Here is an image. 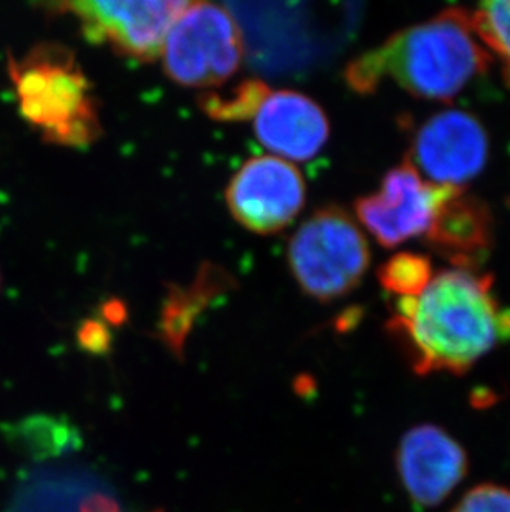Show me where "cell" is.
Masks as SVG:
<instances>
[{
	"label": "cell",
	"mask_w": 510,
	"mask_h": 512,
	"mask_svg": "<svg viewBox=\"0 0 510 512\" xmlns=\"http://www.w3.org/2000/svg\"><path fill=\"white\" fill-rule=\"evenodd\" d=\"M472 27L482 45L501 60L510 83V0H492L471 12Z\"/></svg>",
	"instance_id": "9a60e30c"
},
{
	"label": "cell",
	"mask_w": 510,
	"mask_h": 512,
	"mask_svg": "<svg viewBox=\"0 0 510 512\" xmlns=\"http://www.w3.org/2000/svg\"><path fill=\"white\" fill-rule=\"evenodd\" d=\"M244 37L234 15L211 2H189L164 42V73L188 88H217L244 62Z\"/></svg>",
	"instance_id": "5b68a950"
},
{
	"label": "cell",
	"mask_w": 510,
	"mask_h": 512,
	"mask_svg": "<svg viewBox=\"0 0 510 512\" xmlns=\"http://www.w3.org/2000/svg\"><path fill=\"white\" fill-rule=\"evenodd\" d=\"M307 184L297 166L274 155L247 160L227 184L232 218L255 234L282 231L302 213Z\"/></svg>",
	"instance_id": "52a82bcc"
},
{
	"label": "cell",
	"mask_w": 510,
	"mask_h": 512,
	"mask_svg": "<svg viewBox=\"0 0 510 512\" xmlns=\"http://www.w3.org/2000/svg\"><path fill=\"white\" fill-rule=\"evenodd\" d=\"M489 65L491 55L474 32L471 12L454 7L355 58L345 77L358 93H373L390 78L413 97L449 102Z\"/></svg>",
	"instance_id": "7a4b0ae2"
},
{
	"label": "cell",
	"mask_w": 510,
	"mask_h": 512,
	"mask_svg": "<svg viewBox=\"0 0 510 512\" xmlns=\"http://www.w3.org/2000/svg\"><path fill=\"white\" fill-rule=\"evenodd\" d=\"M451 512H510V489L501 484H477L459 499Z\"/></svg>",
	"instance_id": "2e32d148"
},
{
	"label": "cell",
	"mask_w": 510,
	"mask_h": 512,
	"mask_svg": "<svg viewBox=\"0 0 510 512\" xmlns=\"http://www.w3.org/2000/svg\"><path fill=\"white\" fill-rule=\"evenodd\" d=\"M189 2L178 0H108L58 5L78 20L88 40L138 62L161 57L169 30Z\"/></svg>",
	"instance_id": "8992f818"
},
{
	"label": "cell",
	"mask_w": 510,
	"mask_h": 512,
	"mask_svg": "<svg viewBox=\"0 0 510 512\" xmlns=\"http://www.w3.org/2000/svg\"><path fill=\"white\" fill-rule=\"evenodd\" d=\"M257 140L282 160L308 161L327 145L330 123L313 98L294 90L270 92L254 116Z\"/></svg>",
	"instance_id": "8fae6325"
},
{
	"label": "cell",
	"mask_w": 510,
	"mask_h": 512,
	"mask_svg": "<svg viewBox=\"0 0 510 512\" xmlns=\"http://www.w3.org/2000/svg\"><path fill=\"white\" fill-rule=\"evenodd\" d=\"M0 289H2V274H0Z\"/></svg>",
	"instance_id": "ffe728a7"
},
{
	"label": "cell",
	"mask_w": 510,
	"mask_h": 512,
	"mask_svg": "<svg viewBox=\"0 0 510 512\" xmlns=\"http://www.w3.org/2000/svg\"><path fill=\"white\" fill-rule=\"evenodd\" d=\"M78 340L85 350L92 353H103L110 347V334L97 320H88L82 325L78 330Z\"/></svg>",
	"instance_id": "e0dca14e"
},
{
	"label": "cell",
	"mask_w": 510,
	"mask_h": 512,
	"mask_svg": "<svg viewBox=\"0 0 510 512\" xmlns=\"http://www.w3.org/2000/svg\"><path fill=\"white\" fill-rule=\"evenodd\" d=\"M401 486L419 508L444 503L469 471V459L456 438L441 426H413L396 451Z\"/></svg>",
	"instance_id": "30bf717a"
},
{
	"label": "cell",
	"mask_w": 510,
	"mask_h": 512,
	"mask_svg": "<svg viewBox=\"0 0 510 512\" xmlns=\"http://www.w3.org/2000/svg\"><path fill=\"white\" fill-rule=\"evenodd\" d=\"M492 213L481 199L453 188L441 201L424 241L458 269L476 271L492 246Z\"/></svg>",
	"instance_id": "7c38bea8"
},
{
	"label": "cell",
	"mask_w": 510,
	"mask_h": 512,
	"mask_svg": "<svg viewBox=\"0 0 510 512\" xmlns=\"http://www.w3.org/2000/svg\"><path fill=\"white\" fill-rule=\"evenodd\" d=\"M20 115L42 140L65 148H87L103 135L100 103L72 50L42 42L24 57L7 60Z\"/></svg>",
	"instance_id": "3957f363"
},
{
	"label": "cell",
	"mask_w": 510,
	"mask_h": 512,
	"mask_svg": "<svg viewBox=\"0 0 510 512\" xmlns=\"http://www.w3.org/2000/svg\"><path fill=\"white\" fill-rule=\"evenodd\" d=\"M289 266L305 294L330 302L350 294L370 267V246L355 219L325 206L304 221L289 244Z\"/></svg>",
	"instance_id": "277c9868"
},
{
	"label": "cell",
	"mask_w": 510,
	"mask_h": 512,
	"mask_svg": "<svg viewBox=\"0 0 510 512\" xmlns=\"http://www.w3.org/2000/svg\"><path fill=\"white\" fill-rule=\"evenodd\" d=\"M492 284L489 274L451 269L418 297L398 299L388 330L414 372L462 375L510 339V309L499 304Z\"/></svg>",
	"instance_id": "6da1fadb"
},
{
	"label": "cell",
	"mask_w": 510,
	"mask_h": 512,
	"mask_svg": "<svg viewBox=\"0 0 510 512\" xmlns=\"http://www.w3.org/2000/svg\"><path fill=\"white\" fill-rule=\"evenodd\" d=\"M269 93L270 88L264 82L246 80L226 93H204L199 98V107L217 121H246L259 112Z\"/></svg>",
	"instance_id": "4fadbf2b"
},
{
	"label": "cell",
	"mask_w": 510,
	"mask_h": 512,
	"mask_svg": "<svg viewBox=\"0 0 510 512\" xmlns=\"http://www.w3.org/2000/svg\"><path fill=\"white\" fill-rule=\"evenodd\" d=\"M159 512V511H158Z\"/></svg>",
	"instance_id": "44dd1931"
},
{
	"label": "cell",
	"mask_w": 510,
	"mask_h": 512,
	"mask_svg": "<svg viewBox=\"0 0 510 512\" xmlns=\"http://www.w3.org/2000/svg\"><path fill=\"white\" fill-rule=\"evenodd\" d=\"M451 189L453 186L429 183L406 161L385 174L376 193L358 199L355 211L381 246L396 247L426 234Z\"/></svg>",
	"instance_id": "ba28073f"
},
{
	"label": "cell",
	"mask_w": 510,
	"mask_h": 512,
	"mask_svg": "<svg viewBox=\"0 0 510 512\" xmlns=\"http://www.w3.org/2000/svg\"><path fill=\"white\" fill-rule=\"evenodd\" d=\"M433 266L429 257L416 252H398L378 271L383 289L400 299L418 297L433 281Z\"/></svg>",
	"instance_id": "5bb4252c"
},
{
	"label": "cell",
	"mask_w": 510,
	"mask_h": 512,
	"mask_svg": "<svg viewBox=\"0 0 510 512\" xmlns=\"http://www.w3.org/2000/svg\"><path fill=\"white\" fill-rule=\"evenodd\" d=\"M80 512H120V508L113 499L106 498L103 494H95L85 499Z\"/></svg>",
	"instance_id": "ac0fdd59"
},
{
	"label": "cell",
	"mask_w": 510,
	"mask_h": 512,
	"mask_svg": "<svg viewBox=\"0 0 510 512\" xmlns=\"http://www.w3.org/2000/svg\"><path fill=\"white\" fill-rule=\"evenodd\" d=\"M106 319L110 320V322H115V324H120L121 319L125 317L123 315V305L121 304H110L106 307Z\"/></svg>",
	"instance_id": "d6986e66"
},
{
	"label": "cell",
	"mask_w": 510,
	"mask_h": 512,
	"mask_svg": "<svg viewBox=\"0 0 510 512\" xmlns=\"http://www.w3.org/2000/svg\"><path fill=\"white\" fill-rule=\"evenodd\" d=\"M489 158V136L481 121L462 110L429 116L411 141V165L426 181L462 188Z\"/></svg>",
	"instance_id": "9c48e42d"
}]
</instances>
